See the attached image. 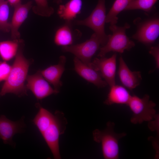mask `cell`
I'll use <instances>...</instances> for the list:
<instances>
[{
    "mask_svg": "<svg viewBox=\"0 0 159 159\" xmlns=\"http://www.w3.org/2000/svg\"><path fill=\"white\" fill-rule=\"evenodd\" d=\"M116 57L117 54L115 53L108 58H95L91 64V67L99 73L110 87L115 84Z\"/></svg>",
    "mask_w": 159,
    "mask_h": 159,
    "instance_id": "ba28073f",
    "label": "cell"
},
{
    "mask_svg": "<svg viewBox=\"0 0 159 159\" xmlns=\"http://www.w3.org/2000/svg\"><path fill=\"white\" fill-rule=\"evenodd\" d=\"M24 126L23 120L13 121L1 115L0 116V138L4 144L11 145L14 136L21 132Z\"/></svg>",
    "mask_w": 159,
    "mask_h": 159,
    "instance_id": "2e32d148",
    "label": "cell"
},
{
    "mask_svg": "<svg viewBox=\"0 0 159 159\" xmlns=\"http://www.w3.org/2000/svg\"><path fill=\"white\" fill-rule=\"evenodd\" d=\"M127 105L132 113L130 122L134 124L149 122L157 115L155 109L156 104L150 100V96L148 94L145 95L142 98L135 95H132Z\"/></svg>",
    "mask_w": 159,
    "mask_h": 159,
    "instance_id": "277c9868",
    "label": "cell"
},
{
    "mask_svg": "<svg viewBox=\"0 0 159 159\" xmlns=\"http://www.w3.org/2000/svg\"><path fill=\"white\" fill-rule=\"evenodd\" d=\"M8 3L7 1H0V29L6 32L10 31V23L8 21L9 12Z\"/></svg>",
    "mask_w": 159,
    "mask_h": 159,
    "instance_id": "7402d4cb",
    "label": "cell"
},
{
    "mask_svg": "<svg viewBox=\"0 0 159 159\" xmlns=\"http://www.w3.org/2000/svg\"><path fill=\"white\" fill-rule=\"evenodd\" d=\"M132 0H115L106 16V23L110 25L116 24L117 22V15Z\"/></svg>",
    "mask_w": 159,
    "mask_h": 159,
    "instance_id": "44dd1931",
    "label": "cell"
},
{
    "mask_svg": "<svg viewBox=\"0 0 159 159\" xmlns=\"http://www.w3.org/2000/svg\"><path fill=\"white\" fill-rule=\"evenodd\" d=\"M38 105L39 109L32 121L42 134L52 121L54 114L41 106L39 104Z\"/></svg>",
    "mask_w": 159,
    "mask_h": 159,
    "instance_id": "d6986e66",
    "label": "cell"
},
{
    "mask_svg": "<svg viewBox=\"0 0 159 159\" xmlns=\"http://www.w3.org/2000/svg\"><path fill=\"white\" fill-rule=\"evenodd\" d=\"M159 35V18L155 17L142 22L132 37L144 44L149 45L155 42Z\"/></svg>",
    "mask_w": 159,
    "mask_h": 159,
    "instance_id": "30bf717a",
    "label": "cell"
},
{
    "mask_svg": "<svg viewBox=\"0 0 159 159\" xmlns=\"http://www.w3.org/2000/svg\"><path fill=\"white\" fill-rule=\"evenodd\" d=\"M21 39L0 42V56L5 61L10 60L16 54Z\"/></svg>",
    "mask_w": 159,
    "mask_h": 159,
    "instance_id": "ffe728a7",
    "label": "cell"
},
{
    "mask_svg": "<svg viewBox=\"0 0 159 159\" xmlns=\"http://www.w3.org/2000/svg\"><path fill=\"white\" fill-rule=\"evenodd\" d=\"M67 124V120L63 113L56 111L52 121L42 134L54 159L61 158L59 150V137L64 132Z\"/></svg>",
    "mask_w": 159,
    "mask_h": 159,
    "instance_id": "8992f818",
    "label": "cell"
},
{
    "mask_svg": "<svg viewBox=\"0 0 159 159\" xmlns=\"http://www.w3.org/2000/svg\"><path fill=\"white\" fill-rule=\"evenodd\" d=\"M106 11L105 0H99L95 7L88 17L83 20L74 21L77 25L86 26L92 29L102 46L106 44L109 37V35L106 34L105 31Z\"/></svg>",
    "mask_w": 159,
    "mask_h": 159,
    "instance_id": "5b68a950",
    "label": "cell"
},
{
    "mask_svg": "<svg viewBox=\"0 0 159 159\" xmlns=\"http://www.w3.org/2000/svg\"><path fill=\"white\" fill-rule=\"evenodd\" d=\"M66 62V57L64 55L61 56L57 64L51 65L44 70H40L44 79L53 85L55 90L59 92L62 85L60 80L65 70Z\"/></svg>",
    "mask_w": 159,
    "mask_h": 159,
    "instance_id": "4fadbf2b",
    "label": "cell"
},
{
    "mask_svg": "<svg viewBox=\"0 0 159 159\" xmlns=\"http://www.w3.org/2000/svg\"><path fill=\"white\" fill-rule=\"evenodd\" d=\"M26 80V89L31 91L38 100H42L51 95L59 92L50 86L40 70L33 75H28Z\"/></svg>",
    "mask_w": 159,
    "mask_h": 159,
    "instance_id": "9c48e42d",
    "label": "cell"
},
{
    "mask_svg": "<svg viewBox=\"0 0 159 159\" xmlns=\"http://www.w3.org/2000/svg\"><path fill=\"white\" fill-rule=\"evenodd\" d=\"M63 0H55V1L57 4L61 3Z\"/></svg>",
    "mask_w": 159,
    "mask_h": 159,
    "instance_id": "83f0119b",
    "label": "cell"
},
{
    "mask_svg": "<svg viewBox=\"0 0 159 159\" xmlns=\"http://www.w3.org/2000/svg\"><path fill=\"white\" fill-rule=\"evenodd\" d=\"M32 2L21 3L14 7V11L10 23L11 37L13 39H20V35L19 29L27 18L29 12L32 7Z\"/></svg>",
    "mask_w": 159,
    "mask_h": 159,
    "instance_id": "5bb4252c",
    "label": "cell"
},
{
    "mask_svg": "<svg viewBox=\"0 0 159 159\" xmlns=\"http://www.w3.org/2000/svg\"><path fill=\"white\" fill-rule=\"evenodd\" d=\"M158 0H132L124 10L141 9L150 12Z\"/></svg>",
    "mask_w": 159,
    "mask_h": 159,
    "instance_id": "603a6c76",
    "label": "cell"
},
{
    "mask_svg": "<svg viewBox=\"0 0 159 159\" xmlns=\"http://www.w3.org/2000/svg\"><path fill=\"white\" fill-rule=\"evenodd\" d=\"M110 88L104 103L109 105L114 104L127 105L132 95L127 90L122 86L115 84Z\"/></svg>",
    "mask_w": 159,
    "mask_h": 159,
    "instance_id": "e0dca14e",
    "label": "cell"
},
{
    "mask_svg": "<svg viewBox=\"0 0 159 159\" xmlns=\"http://www.w3.org/2000/svg\"><path fill=\"white\" fill-rule=\"evenodd\" d=\"M82 6V0H70L65 4L59 5L57 13L65 21L72 22L81 13Z\"/></svg>",
    "mask_w": 159,
    "mask_h": 159,
    "instance_id": "ac0fdd59",
    "label": "cell"
},
{
    "mask_svg": "<svg viewBox=\"0 0 159 159\" xmlns=\"http://www.w3.org/2000/svg\"><path fill=\"white\" fill-rule=\"evenodd\" d=\"M23 40L20 43L9 74L0 91V97L11 93L20 97L26 95L25 82L30 64L29 60L24 57Z\"/></svg>",
    "mask_w": 159,
    "mask_h": 159,
    "instance_id": "6da1fadb",
    "label": "cell"
},
{
    "mask_svg": "<svg viewBox=\"0 0 159 159\" xmlns=\"http://www.w3.org/2000/svg\"><path fill=\"white\" fill-rule=\"evenodd\" d=\"M65 22L57 29L54 38L55 44L62 47L73 44L74 42L79 39L82 36L79 30L73 28L72 22Z\"/></svg>",
    "mask_w": 159,
    "mask_h": 159,
    "instance_id": "8fae6325",
    "label": "cell"
},
{
    "mask_svg": "<svg viewBox=\"0 0 159 159\" xmlns=\"http://www.w3.org/2000/svg\"><path fill=\"white\" fill-rule=\"evenodd\" d=\"M115 126L114 122L109 121L104 129H96L92 132L94 141L101 144L103 155L105 159L119 158V140L127 135L125 132L116 133Z\"/></svg>",
    "mask_w": 159,
    "mask_h": 159,
    "instance_id": "7a4b0ae2",
    "label": "cell"
},
{
    "mask_svg": "<svg viewBox=\"0 0 159 159\" xmlns=\"http://www.w3.org/2000/svg\"><path fill=\"white\" fill-rule=\"evenodd\" d=\"M1 0H0V1Z\"/></svg>",
    "mask_w": 159,
    "mask_h": 159,
    "instance_id": "f1b7e54d",
    "label": "cell"
},
{
    "mask_svg": "<svg viewBox=\"0 0 159 159\" xmlns=\"http://www.w3.org/2000/svg\"><path fill=\"white\" fill-rule=\"evenodd\" d=\"M119 63L118 74L123 85L130 90L139 86L142 80L140 72L131 71L122 56L119 59Z\"/></svg>",
    "mask_w": 159,
    "mask_h": 159,
    "instance_id": "9a60e30c",
    "label": "cell"
},
{
    "mask_svg": "<svg viewBox=\"0 0 159 159\" xmlns=\"http://www.w3.org/2000/svg\"><path fill=\"white\" fill-rule=\"evenodd\" d=\"M34 0L36 5L32 8L34 13L45 17H49L54 13V9L49 6L47 0Z\"/></svg>",
    "mask_w": 159,
    "mask_h": 159,
    "instance_id": "cb8c5ba5",
    "label": "cell"
},
{
    "mask_svg": "<svg viewBox=\"0 0 159 159\" xmlns=\"http://www.w3.org/2000/svg\"><path fill=\"white\" fill-rule=\"evenodd\" d=\"M149 53L154 57L156 63L155 69L159 68V46L151 47L149 52Z\"/></svg>",
    "mask_w": 159,
    "mask_h": 159,
    "instance_id": "484cf974",
    "label": "cell"
},
{
    "mask_svg": "<svg viewBox=\"0 0 159 159\" xmlns=\"http://www.w3.org/2000/svg\"><path fill=\"white\" fill-rule=\"evenodd\" d=\"M11 68V66L6 61L0 62V82L7 78Z\"/></svg>",
    "mask_w": 159,
    "mask_h": 159,
    "instance_id": "d4e9b609",
    "label": "cell"
},
{
    "mask_svg": "<svg viewBox=\"0 0 159 159\" xmlns=\"http://www.w3.org/2000/svg\"><path fill=\"white\" fill-rule=\"evenodd\" d=\"M102 46L101 43L94 33L90 38L81 43L62 47V51L74 54L82 62L91 67V59L96 52Z\"/></svg>",
    "mask_w": 159,
    "mask_h": 159,
    "instance_id": "52a82bcc",
    "label": "cell"
},
{
    "mask_svg": "<svg viewBox=\"0 0 159 159\" xmlns=\"http://www.w3.org/2000/svg\"><path fill=\"white\" fill-rule=\"evenodd\" d=\"M130 27V25L127 23L123 26H119L116 24L110 25L109 28L112 34L109 35L107 43L100 48L97 56L104 57L107 53L112 51L122 53L125 50L128 51L134 47L135 43L126 34V29Z\"/></svg>",
    "mask_w": 159,
    "mask_h": 159,
    "instance_id": "3957f363",
    "label": "cell"
},
{
    "mask_svg": "<svg viewBox=\"0 0 159 159\" xmlns=\"http://www.w3.org/2000/svg\"><path fill=\"white\" fill-rule=\"evenodd\" d=\"M7 1L9 4L14 7L21 3V0H7Z\"/></svg>",
    "mask_w": 159,
    "mask_h": 159,
    "instance_id": "4316f807",
    "label": "cell"
},
{
    "mask_svg": "<svg viewBox=\"0 0 159 159\" xmlns=\"http://www.w3.org/2000/svg\"><path fill=\"white\" fill-rule=\"evenodd\" d=\"M73 62L75 72L88 82L99 88L104 87L107 85L98 72L85 64L76 57L73 59Z\"/></svg>",
    "mask_w": 159,
    "mask_h": 159,
    "instance_id": "7c38bea8",
    "label": "cell"
}]
</instances>
